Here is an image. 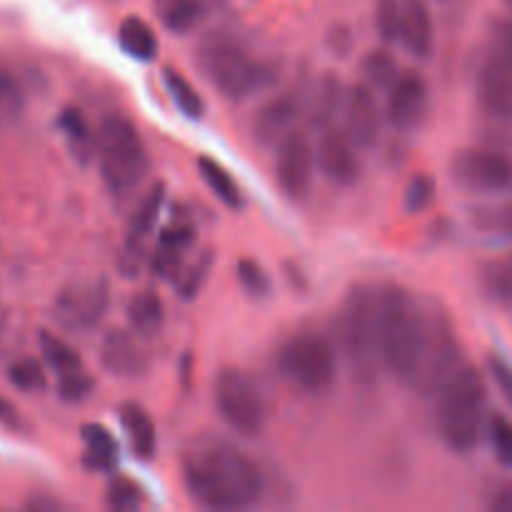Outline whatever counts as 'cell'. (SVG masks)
Instances as JSON below:
<instances>
[{
    "label": "cell",
    "instance_id": "obj_1",
    "mask_svg": "<svg viewBox=\"0 0 512 512\" xmlns=\"http://www.w3.org/2000/svg\"><path fill=\"white\" fill-rule=\"evenodd\" d=\"M183 480L195 503L220 512L253 508L265 493L263 473L255 460L215 435H203L185 448Z\"/></svg>",
    "mask_w": 512,
    "mask_h": 512
},
{
    "label": "cell",
    "instance_id": "obj_2",
    "mask_svg": "<svg viewBox=\"0 0 512 512\" xmlns=\"http://www.w3.org/2000/svg\"><path fill=\"white\" fill-rule=\"evenodd\" d=\"M430 333V305L403 285H378L380 368L398 383L415 385Z\"/></svg>",
    "mask_w": 512,
    "mask_h": 512
},
{
    "label": "cell",
    "instance_id": "obj_3",
    "mask_svg": "<svg viewBox=\"0 0 512 512\" xmlns=\"http://www.w3.org/2000/svg\"><path fill=\"white\" fill-rule=\"evenodd\" d=\"M195 60L210 85L235 103H243L270 88L278 75L273 63L253 55V50L228 30H213L205 35L195 50Z\"/></svg>",
    "mask_w": 512,
    "mask_h": 512
},
{
    "label": "cell",
    "instance_id": "obj_4",
    "mask_svg": "<svg viewBox=\"0 0 512 512\" xmlns=\"http://www.w3.org/2000/svg\"><path fill=\"white\" fill-rule=\"evenodd\" d=\"M488 388L478 368L463 363L435 393V423L453 453L468 455L478 448L485 430Z\"/></svg>",
    "mask_w": 512,
    "mask_h": 512
},
{
    "label": "cell",
    "instance_id": "obj_5",
    "mask_svg": "<svg viewBox=\"0 0 512 512\" xmlns=\"http://www.w3.org/2000/svg\"><path fill=\"white\" fill-rule=\"evenodd\" d=\"M100 178L115 198H128L150 173V155L143 135L125 115H108L95 135Z\"/></svg>",
    "mask_w": 512,
    "mask_h": 512
},
{
    "label": "cell",
    "instance_id": "obj_6",
    "mask_svg": "<svg viewBox=\"0 0 512 512\" xmlns=\"http://www.w3.org/2000/svg\"><path fill=\"white\" fill-rule=\"evenodd\" d=\"M338 338L355 378L370 383L380 370L378 288L355 285L338 313Z\"/></svg>",
    "mask_w": 512,
    "mask_h": 512
},
{
    "label": "cell",
    "instance_id": "obj_7",
    "mask_svg": "<svg viewBox=\"0 0 512 512\" xmlns=\"http://www.w3.org/2000/svg\"><path fill=\"white\" fill-rule=\"evenodd\" d=\"M280 373L303 393L323 395L338 378L335 345L318 330H300L290 335L278 350Z\"/></svg>",
    "mask_w": 512,
    "mask_h": 512
},
{
    "label": "cell",
    "instance_id": "obj_8",
    "mask_svg": "<svg viewBox=\"0 0 512 512\" xmlns=\"http://www.w3.org/2000/svg\"><path fill=\"white\" fill-rule=\"evenodd\" d=\"M213 398L218 415L233 433L243 435V438H258L265 430L268 408H265L263 393L243 370H220L215 378Z\"/></svg>",
    "mask_w": 512,
    "mask_h": 512
},
{
    "label": "cell",
    "instance_id": "obj_9",
    "mask_svg": "<svg viewBox=\"0 0 512 512\" xmlns=\"http://www.w3.org/2000/svg\"><path fill=\"white\" fill-rule=\"evenodd\" d=\"M453 180L468 193L500 195L512 190V158L503 150L468 148L453 160Z\"/></svg>",
    "mask_w": 512,
    "mask_h": 512
},
{
    "label": "cell",
    "instance_id": "obj_10",
    "mask_svg": "<svg viewBox=\"0 0 512 512\" xmlns=\"http://www.w3.org/2000/svg\"><path fill=\"white\" fill-rule=\"evenodd\" d=\"M110 305V288L105 280L73 283L58 293L53 303V318L63 330L88 333L105 318Z\"/></svg>",
    "mask_w": 512,
    "mask_h": 512
},
{
    "label": "cell",
    "instance_id": "obj_11",
    "mask_svg": "<svg viewBox=\"0 0 512 512\" xmlns=\"http://www.w3.org/2000/svg\"><path fill=\"white\" fill-rule=\"evenodd\" d=\"M278 155H275V180H278L280 190L288 198L303 200L313 188L315 168H318V155H315V145L303 130H290L278 145Z\"/></svg>",
    "mask_w": 512,
    "mask_h": 512
},
{
    "label": "cell",
    "instance_id": "obj_12",
    "mask_svg": "<svg viewBox=\"0 0 512 512\" xmlns=\"http://www.w3.org/2000/svg\"><path fill=\"white\" fill-rule=\"evenodd\" d=\"M475 95L480 110L500 125H512V60L490 50L475 73Z\"/></svg>",
    "mask_w": 512,
    "mask_h": 512
},
{
    "label": "cell",
    "instance_id": "obj_13",
    "mask_svg": "<svg viewBox=\"0 0 512 512\" xmlns=\"http://www.w3.org/2000/svg\"><path fill=\"white\" fill-rule=\"evenodd\" d=\"M430 108V85L418 70H403L388 90L385 118L398 130H415L423 125Z\"/></svg>",
    "mask_w": 512,
    "mask_h": 512
},
{
    "label": "cell",
    "instance_id": "obj_14",
    "mask_svg": "<svg viewBox=\"0 0 512 512\" xmlns=\"http://www.w3.org/2000/svg\"><path fill=\"white\" fill-rule=\"evenodd\" d=\"M315 155H318V170L333 185L348 188V185L358 183L360 173H363L360 148L355 145V140L345 133V128L330 125V128L320 130Z\"/></svg>",
    "mask_w": 512,
    "mask_h": 512
},
{
    "label": "cell",
    "instance_id": "obj_15",
    "mask_svg": "<svg viewBox=\"0 0 512 512\" xmlns=\"http://www.w3.org/2000/svg\"><path fill=\"white\" fill-rule=\"evenodd\" d=\"M383 108L378 93L370 83H353L345 93L343 120L345 133L355 140L360 150H370L378 145L383 133Z\"/></svg>",
    "mask_w": 512,
    "mask_h": 512
},
{
    "label": "cell",
    "instance_id": "obj_16",
    "mask_svg": "<svg viewBox=\"0 0 512 512\" xmlns=\"http://www.w3.org/2000/svg\"><path fill=\"white\" fill-rule=\"evenodd\" d=\"M165 203V185L158 183L140 198L138 208H135L133 218L128 223V235H125L123 253H120L118 265L125 275H135L143 265L145 258V245L148 238L153 235L155 225H158L160 213H163Z\"/></svg>",
    "mask_w": 512,
    "mask_h": 512
},
{
    "label": "cell",
    "instance_id": "obj_17",
    "mask_svg": "<svg viewBox=\"0 0 512 512\" xmlns=\"http://www.w3.org/2000/svg\"><path fill=\"white\" fill-rule=\"evenodd\" d=\"M303 113V100L295 90L275 95L268 103L260 105L253 120V135L260 145H278L290 130H295V120Z\"/></svg>",
    "mask_w": 512,
    "mask_h": 512
},
{
    "label": "cell",
    "instance_id": "obj_18",
    "mask_svg": "<svg viewBox=\"0 0 512 512\" xmlns=\"http://www.w3.org/2000/svg\"><path fill=\"white\" fill-rule=\"evenodd\" d=\"M100 363L115 378H140L148 373L150 360L133 333L110 330L100 343Z\"/></svg>",
    "mask_w": 512,
    "mask_h": 512
},
{
    "label": "cell",
    "instance_id": "obj_19",
    "mask_svg": "<svg viewBox=\"0 0 512 512\" xmlns=\"http://www.w3.org/2000/svg\"><path fill=\"white\" fill-rule=\"evenodd\" d=\"M195 243V225L185 215H175L173 223L160 233L155 253L150 255V268L158 278H173L183 268V258Z\"/></svg>",
    "mask_w": 512,
    "mask_h": 512
},
{
    "label": "cell",
    "instance_id": "obj_20",
    "mask_svg": "<svg viewBox=\"0 0 512 512\" xmlns=\"http://www.w3.org/2000/svg\"><path fill=\"white\" fill-rule=\"evenodd\" d=\"M400 43L413 58H430L435 48V25L425 0H400Z\"/></svg>",
    "mask_w": 512,
    "mask_h": 512
},
{
    "label": "cell",
    "instance_id": "obj_21",
    "mask_svg": "<svg viewBox=\"0 0 512 512\" xmlns=\"http://www.w3.org/2000/svg\"><path fill=\"white\" fill-rule=\"evenodd\" d=\"M345 93H348V88L343 85V80L335 73H325L323 78L315 83L313 98H310V125L318 130L335 125V118L343 115Z\"/></svg>",
    "mask_w": 512,
    "mask_h": 512
},
{
    "label": "cell",
    "instance_id": "obj_22",
    "mask_svg": "<svg viewBox=\"0 0 512 512\" xmlns=\"http://www.w3.org/2000/svg\"><path fill=\"white\" fill-rule=\"evenodd\" d=\"M120 423H123L125 438H128L130 450L135 458L150 460L158 448V433H155V423L145 408L138 403H125L120 408Z\"/></svg>",
    "mask_w": 512,
    "mask_h": 512
},
{
    "label": "cell",
    "instance_id": "obj_23",
    "mask_svg": "<svg viewBox=\"0 0 512 512\" xmlns=\"http://www.w3.org/2000/svg\"><path fill=\"white\" fill-rule=\"evenodd\" d=\"M83 463L98 473H113L118 465V443L105 425H85L83 428Z\"/></svg>",
    "mask_w": 512,
    "mask_h": 512
},
{
    "label": "cell",
    "instance_id": "obj_24",
    "mask_svg": "<svg viewBox=\"0 0 512 512\" xmlns=\"http://www.w3.org/2000/svg\"><path fill=\"white\" fill-rule=\"evenodd\" d=\"M128 323L138 335H155L160 333L165 323V305L155 290H143V293L133 295L128 303Z\"/></svg>",
    "mask_w": 512,
    "mask_h": 512
},
{
    "label": "cell",
    "instance_id": "obj_25",
    "mask_svg": "<svg viewBox=\"0 0 512 512\" xmlns=\"http://www.w3.org/2000/svg\"><path fill=\"white\" fill-rule=\"evenodd\" d=\"M198 173L200 178H203V183L210 188V193H213L225 208L235 210L243 205V190H240V185L235 183L233 175H230L218 160L208 158V155L198 158Z\"/></svg>",
    "mask_w": 512,
    "mask_h": 512
},
{
    "label": "cell",
    "instance_id": "obj_26",
    "mask_svg": "<svg viewBox=\"0 0 512 512\" xmlns=\"http://www.w3.org/2000/svg\"><path fill=\"white\" fill-rule=\"evenodd\" d=\"M120 48L135 60H153L158 55V38L155 30L143 18H125L118 30Z\"/></svg>",
    "mask_w": 512,
    "mask_h": 512
},
{
    "label": "cell",
    "instance_id": "obj_27",
    "mask_svg": "<svg viewBox=\"0 0 512 512\" xmlns=\"http://www.w3.org/2000/svg\"><path fill=\"white\" fill-rule=\"evenodd\" d=\"M160 20L173 33H190L205 18V0H155Z\"/></svg>",
    "mask_w": 512,
    "mask_h": 512
},
{
    "label": "cell",
    "instance_id": "obj_28",
    "mask_svg": "<svg viewBox=\"0 0 512 512\" xmlns=\"http://www.w3.org/2000/svg\"><path fill=\"white\" fill-rule=\"evenodd\" d=\"M38 340H40V350H43L45 363L55 370L58 378H65V375H73V373H80V370H85L83 358H80L78 350H75L68 340H63L55 333H48V330H43V333L38 335Z\"/></svg>",
    "mask_w": 512,
    "mask_h": 512
},
{
    "label": "cell",
    "instance_id": "obj_29",
    "mask_svg": "<svg viewBox=\"0 0 512 512\" xmlns=\"http://www.w3.org/2000/svg\"><path fill=\"white\" fill-rule=\"evenodd\" d=\"M480 283L490 300L512 313V255L485 263L480 270Z\"/></svg>",
    "mask_w": 512,
    "mask_h": 512
},
{
    "label": "cell",
    "instance_id": "obj_30",
    "mask_svg": "<svg viewBox=\"0 0 512 512\" xmlns=\"http://www.w3.org/2000/svg\"><path fill=\"white\" fill-rule=\"evenodd\" d=\"M165 85H168L170 98H173V103L183 110V115H188V118L193 120L203 118L205 113L203 95L193 88V83H190L183 73H178V70L173 68H165Z\"/></svg>",
    "mask_w": 512,
    "mask_h": 512
},
{
    "label": "cell",
    "instance_id": "obj_31",
    "mask_svg": "<svg viewBox=\"0 0 512 512\" xmlns=\"http://www.w3.org/2000/svg\"><path fill=\"white\" fill-rule=\"evenodd\" d=\"M365 78L373 85L375 90H390V85L398 80L400 65L395 60L393 53H388L385 48L370 50L368 58H365Z\"/></svg>",
    "mask_w": 512,
    "mask_h": 512
},
{
    "label": "cell",
    "instance_id": "obj_32",
    "mask_svg": "<svg viewBox=\"0 0 512 512\" xmlns=\"http://www.w3.org/2000/svg\"><path fill=\"white\" fill-rule=\"evenodd\" d=\"M25 110V93L18 78L0 65V128L15 123Z\"/></svg>",
    "mask_w": 512,
    "mask_h": 512
},
{
    "label": "cell",
    "instance_id": "obj_33",
    "mask_svg": "<svg viewBox=\"0 0 512 512\" xmlns=\"http://www.w3.org/2000/svg\"><path fill=\"white\" fill-rule=\"evenodd\" d=\"M60 128L65 130L68 140L73 143V148L78 150L80 158H88L90 153H95V135L90 133V125L78 110L68 108L60 115Z\"/></svg>",
    "mask_w": 512,
    "mask_h": 512
},
{
    "label": "cell",
    "instance_id": "obj_34",
    "mask_svg": "<svg viewBox=\"0 0 512 512\" xmlns=\"http://www.w3.org/2000/svg\"><path fill=\"white\" fill-rule=\"evenodd\" d=\"M105 500H108L110 510L130 512V510H138L140 505H143V493H140V488L133 483V480L118 475V478L110 480Z\"/></svg>",
    "mask_w": 512,
    "mask_h": 512
},
{
    "label": "cell",
    "instance_id": "obj_35",
    "mask_svg": "<svg viewBox=\"0 0 512 512\" xmlns=\"http://www.w3.org/2000/svg\"><path fill=\"white\" fill-rule=\"evenodd\" d=\"M10 383L15 385L23 393H38V390L45 388V370L38 360L23 358L18 363H13L8 368Z\"/></svg>",
    "mask_w": 512,
    "mask_h": 512
},
{
    "label": "cell",
    "instance_id": "obj_36",
    "mask_svg": "<svg viewBox=\"0 0 512 512\" xmlns=\"http://www.w3.org/2000/svg\"><path fill=\"white\" fill-rule=\"evenodd\" d=\"M210 268H213V255L203 253L188 270L175 275V288L180 290V295L188 300L195 298V295L200 293V288H203L205 280H208Z\"/></svg>",
    "mask_w": 512,
    "mask_h": 512
},
{
    "label": "cell",
    "instance_id": "obj_37",
    "mask_svg": "<svg viewBox=\"0 0 512 512\" xmlns=\"http://www.w3.org/2000/svg\"><path fill=\"white\" fill-rule=\"evenodd\" d=\"M375 28H378V35L385 45L400 43V0H378Z\"/></svg>",
    "mask_w": 512,
    "mask_h": 512
},
{
    "label": "cell",
    "instance_id": "obj_38",
    "mask_svg": "<svg viewBox=\"0 0 512 512\" xmlns=\"http://www.w3.org/2000/svg\"><path fill=\"white\" fill-rule=\"evenodd\" d=\"M488 433L495 450V458H498L505 468H512V420L500 413L493 415V418L488 420Z\"/></svg>",
    "mask_w": 512,
    "mask_h": 512
},
{
    "label": "cell",
    "instance_id": "obj_39",
    "mask_svg": "<svg viewBox=\"0 0 512 512\" xmlns=\"http://www.w3.org/2000/svg\"><path fill=\"white\" fill-rule=\"evenodd\" d=\"M238 280L243 290L253 298H265L270 293V278L258 263L253 260H240L238 263Z\"/></svg>",
    "mask_w": 512,
    "mask_h": 512
},
{
    "label": "cell",
    "instance_id": "obj_40",
    "mask_svg": "<svg viewBox=\"0 0 512 512\" xmlns=\"http://www.w3.org/2000/svg\"><path fill=\"white\" fill-rule=\"evenodd\" d=\"M435 198V183L430 175H415L410 180L408 190H405V208L410 213H420V210L428 208Z\"/></svg>",
    "mask_w": 512,
    "mask_h": 512
},
{
    "label": "cell",
    "instance_id": "obj_41",
    "mask_svg": "<svg viewBox=\"0 0 512 512\" xmlns=\"http://www.w3.org/2000/svg\"><path fill=\"white\" fill-rule=\"evenodd\" d=\"M475 223L485 230H493V233H503L512 238V200L498 208H483L475 215Z\"/></svg>",
    "mask_w": 512,
    "mask_h": 512
},
{
    "label": "cell",
    "instance_id": "obj_42",
    "mask_svg": "<svg viewBox=\"0 0 512 512\" xmlns=\"http://www.w3.org/2000/svg\"><path fill=\"white\" fill-rule=\"evenodd\" d=\"M93 385V378H90L85 370H80V373L58 378V393L60 398L68 400V403H80V400H85L93 393Z\"/></svg>",
    "mask_w": 512,
    "mask_h": 512
},
{
    "label": "cell",
    "instance_id": "obj_43",
    "mask_svg": "<svg viewBox=\"0 0 512 512\" xmlns=\"http://www.w3.org/2000/svg\"><path fill=\"white\" fill-rule=\"evenodd\" d=\"M490 373H493V380L498 383L500 393L505 395V400L512 405V365L500 355H490L488 358Z\"/></svg>",
    "mask_w": 512,
    "mask_h": 512
},
{
    "label": "cell",
    "instance_id": "obj_44",
    "mask_svg": "<svg viewBox=\"0 0 512 512\" xmlns=\"http://www.w3.org/2000/svg\"><path fill=\"white\" fill-rule=\"evenodd\" d=\"M490 35H493L495 50L512 60V18H498L490 25Z\"/></svg>",
    "mask_w": 512,
    "mask_h": 512
},
{
    "label": "cell",
    "instance_id": "obj_45",
    "mask_svg": "<svg viewBox=\"0 0 512 512\" xmlns=\"http://www.w3.org/2000/svg\"><path fill=\"white\" fill-rule=\"evenodd\" d=\"M490 510L493 512H512V483L503 485L498 493L490 500Z\"/></svg>",
    "mask_w": 512,
    "mask_h": 512
},
{
    "label": "cell",
    "instance_id": "obj_46",
    "mask_svg": "<svg viewBox=\"0 0 512 512\" xmlns=\"http://www.w3.org/2000/svg\"><path fill=\"white\" fill-rule=\"evenodd\" d=\"M13 418H15L13 408H10V405L0 398V423H13Z\"/></svg>",
    "mask_w": 512,
    "mask_h": 512
},
{
    "label": "cell",
    "instance_id": "obj_47",
    "mask_svg": "<svg viewBox=\"0 0 512 512\" xmlns=\"http://www.w3.org/2000/svg\"><path fill=\"white\" fill-rule=\"evenodd\" d=\"M0 328H3V310H0Z\"/></svg>",
    "mask_w": 512,
    "mask_h": 512
},
{
    "label": "cell",
    "instance_id": "obj_48",
    "mask_svg": "<svg viewBox=\"0 0 512 512\" xmlns=\"http://www.w3.org/2000/svg\"><path fill=\"white\" fill-rule=\"evenodd\" d=\"M505 3H508V5H510V8H512V0H505Z\"/></svg>",
    "mask_w": 512,
    "mask_h": 512
}]
</instances>
